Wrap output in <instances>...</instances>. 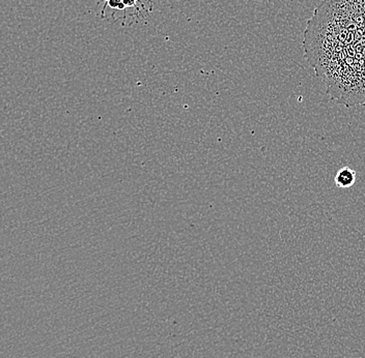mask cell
<instances>
[{"label": "cell", "instance_id": "cell-1", "mask_svg": "<svg viewBox=\"0 0 365 358\" xmlns=\"http://www.w3.org/2000/svg\"><path fill=\"white\" fill-rule=\"evenodd\" d=\"M356 181V172L350 167H342L337 171L334 182L339 188L348 189L354 186Z\"/></svg>", "mask_w": 365, "mask_h": 358}]
</instances>
